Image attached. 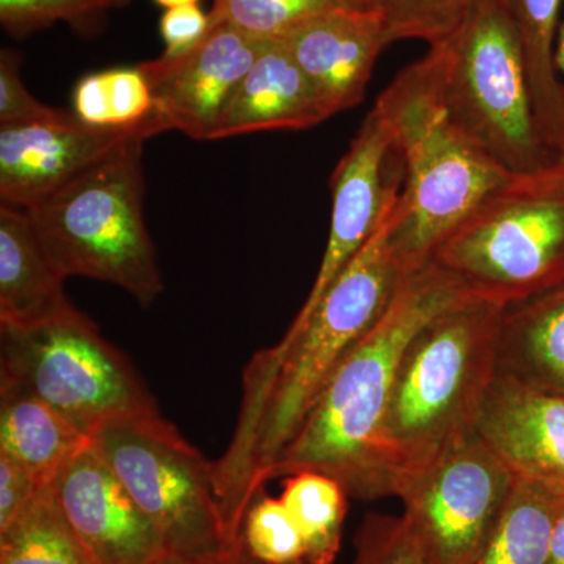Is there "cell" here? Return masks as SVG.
<instances>
[{
    "label": "cell",
    "instance_id": "cb8c5ba5",
    "mask_svg": "<svg viewBox=\"0 0 564 564\" xmlns=\"http://www.w3.org/2000/svg\"><path fill=\"white\" fill-rule=\"evenodd\" d=\"M154 99L140 66H120L80 77L73 113L95 128H133L151 120Z\"/></svg>",
    "mask_w": 564,
    "mask_h": 564
},
{
    "label": "cell",
    "instance_id": "6da1fadb",
    "mask_svg": "<svg viewBox=\"0 0 564 564\" xmlns=\"http://www.w3.org/2000/svg\"><path fill=\"white\" fill-rule=\"evenodd\" d=\"M462 299L433 262L408 274L383 317L317 397L274 462L270 480L310 470L339 481L355 499L393 496L383 430L400 359L426 322Z\"/></svg>",
    "mask_w": 564,
    "mask_h": 564
},
{
    "label": "cell",
    "instance_id": "277c9868",
    "mask_svg": "<svg viewBox=\"0 0 564 564\" xmlns=\"http://www.w3.org/2000/svg\"><path fill=\"white\" fill-rule=\"evenodd\" d=\"M126 141L102 161L28 207L41 247L63 278L109 282L151 306L163 291L144 220L143 144Z\"/></svg>",
    "mask_w": 564,
    "mask_h": 564
},
{
    "label": "cell",
    "instance_id": "52a82bcc",
    "mask_svg": "<svg viewBox=\"0 0 564 564\" xmlns=\"http://www.w3.org/2000/svg\"><path fill=\"white\" fill-rule=\"evenodd\" d=\"M0 378L13 381L93 437L107 423L159 413L135 367L79 310L0 326Z\"/></svg>",
    "mask_w": 564,
    "mask_h": 564
},
{
    "label": "cell",
    "instance_id": "4316f807",
    "mask_svg": "<svg viewBox=\"0 0 564 564\" xmlns=\"http://www.w3.org/2000/svg\"><path fill=\"white\" fill-rule=\"evenodd\" d=\"M131 0H0V24L14 39H25L66 22L79 31L95 28L111 10Z\"/></svg>",
    "mask_w": 564,
    "mask_h": 564
},
{
    "label": "cell",
    "instance_id": "5b68a950",
    "mask_svg": "<svg viewBox=\"0 0 564 564\" xmlns=\"http://www.w3.org/2000/svg\"><path fill=\"white\" fill-rule=\"evenodd\" d=\"M466 299L516 306L564 288V165L511 177L434 250Z\"/></svg>",
    "mask_w": 564,
    "mask_h": 564
},
{
    "label": "cell",
    "instance_id": "44dd1931",
    "mask_svg": "<svg viewBox=\"0 0 564 564\" xmlns=\"http://www.w3.org/2000/svg\"><path fill=\"white\" fill-rule=\"evenodd\" d=\"M556 494L516 478L502 513L473 564H547Z\"/></svg>",
    "mask_w": 564,
    "mask_h": 564
},
{
    "label": "cell",
    "instance_id": "83f0119b",
    "mask_svg": "<svg viewBox=\"0 0 564 564\" xmlns=\"http://www.w3.org/2000/svg\"><path fill=\"white\" fill-rule=\"evenodd\" d=\"M480 0H380L389 39L432 44L458 28Z\"/></svg>",
    "mask_w": 564,
    "mask_h": 564
},
{
    "label": "cell",
    "instance_id": "8d00e7d4",
    "mask_svg": "<svg viewBox=\"0 0 564 564\" xmlns=\"http://www.w3.org/2000/svg\"><path fill=\"white\" fill-rule=\"evenodd\" d=\"M154 2L169 10L177 9V7L193 6V3H198L199 0H154Z\"/></svg>",
    "mask_w": 564,
    "mask_h": 564
},
{
    "label": "cell",
    "instance_id": "484cf974",
    "mask_svg": "<svg viewBox=\"0 0 564 564\" xmlns=\"http://www.w3.org/2000/svg\"><path fill=\"white\" fill-rule=\"evenodd\" d=\"M245 551L263 564H306L299 527L284 503L265 491L248 508L242 527Z\"/></svg>",
    "mask_w": 564,
    "mask_h": 564
},
{
    "label": "cell",
    "instance_id": "f1b7e54d",
    "mask_svg": "<svg viewBox=\"0 0 564 564\" xmlns=\"http://www.w3.org/2000/svg\"><path fill=\"white\" fill-rule=\"evenodd\" d=\"M350 564H432L415 543L402 516L370 513L355 538Z\"/></svg>",
    "mask_w": 564,
    "mask_h": 564
},
{
    "label": "cell",
    "instance_id": "9c48e42d",
    "mask_svg": "<svg viewBox=\"0 0 564 564\" xmlns=\"http://www.w3.org/2000/svg\"><path fill=\"white\" fill-rule=\"evenodd\" d=\"M516 477L477 436L466 437L402 485L403 521L432 564H473Z\"/></svg>",
    "mask_w": 564,
    "mask_h": 564
},
{
    "label": "cell",
    "instance_id": "1f68e13d",
    "mask_svg": "<svg viewBox=\"0 0 564 564\" xmlns=\"http://www.w3.org/2000/svg\"><path fill=\"white\" fill-rule=\"evenodd\" d=\"M44 486L21 464L0 455V530L7 529Z\"/></svg>",
    "mask_w": 564,
    "mask_h": 564
},
{
    "label": "cell",
    "instance_id": "ac0fdd59",
    "mask_svg": "<svg viewBox=\"0 0 564 564\" xmlns=\"http://www.w3.org/2000/svg\"><path fill=\"white\" fill-rule=\"evenodd\" d=\"M497 373L564 395V288L503 311Z\"/></svg>",
    "mask_w": 564,
    "mask_h": 564
},
{
    "label": "cell",
    "instance_id": "f546056e",
    "mask_svg": "<svg viewBox=\"0 0 564 564\" xmlns=\"http://www.w3.org/2000/svg\"><path fill=\"white\" fill-rule=\"evenodd\" d=\"M62 109L40 102L21 77V57L17 51L0 52V124L47 120Z\"/></svg>",
    "mask_w": 564,
    "mask_h": 564
},
{
    "label": "cell",
    "instance_id": "d4e9b609",
    "mask_svg": "<svg viewBox=\"0 0 564 564\" xmlns=\"http://www.w3.org/2000/svg\"><path fill=\"white\" fill-rule=\"evenodd\" d=\"M340 7L337 0H214L209 14L252 39L278 41Z\"/></svg>",
    "mask_w": 564,
    "mask_h": 564
},
{
    "label": "cell",
    "instance_id": "4fadbf2b",
    "mask_svg": "<svg viewBox=\"0 0 564 564\" xmlns=\"http://www.w3.org/2000/svg\"><path fill=\"white\" fill-rule=\"evenodd\" d=\"M50 486L93 564H158L169 555L161 533L104 462L93 440L58 470Z\"/></svg>",
    "mask_w": 564,
    "mask_h": 564
},
{
    "label": "cell",
    "instance_id": "7c38bea8",
    "mask_svg": "<svg viewBox=\"0 0 564 564\" xmlns=\"http://www.w3.org/2000/svg\"><path fill=\"white\" fill-rule=\"evenodd\" d=\"M159 133L154 117L133 128H95L66 110L47 120L0 124V199L28 209L126 141Z\"/></svg>",
    "mask_w": 564,
    "mask_h": 564
},
{
    "label": "cell",
    "instance_id": "603a6c76",
    "mask_svg": "<svg viewBox=\"0 0 564 564\" xmlns=\"http://www.w3.org/2000/svg\"><path fill=\"white\" fill-rule=\"evenodd\" d=\"M0 564H93L63 518L50 484L0 530Z\"/></svg>",
    "mask_w": 564,
    "mask_h": 564
},
{
    "label": "cell",
    "instance_id": "836d02e7",
    "mask_svg": "<svg viewBox=\"0 0 564 564\" xmlns=\"http://www.w3.org/2000/svg\"><path fill=\"white\" fill-rule=\"evenodd\" d=\"M547 564H564V496L556 494L554 534Z\"/></svg>",
    "mask_w": 564,
    "mask_h": 564
},
{
    "label": "cell",
    "instance_id": "9a60e30c",
    "mask_svg": "<svg viewBox=\"0 0 564 564\" xmlns=\"http://www.w3.org/2000/svg\"><path fill=\"white\" fill-rule=\"evenodd\" d=\"M299 63L333 113L359 106L375 63L392 44L383 11L340 9L278 40Z\"/></svg>",
    "mask_w": 564,
    "mask_h": 564
},
{
    "label": "cell",
    "instance_id": "3957f363",
    "mask_svg": "<svg viewBox=\"0 0 564 564\" xmlns=\"http://www.w3.org/2000/svg\"><path fill=\"white\" fill-rule=\"evenodd\" d=\"M375 106L403 159L391 243L403 273L413 274L429 265L434 250L489 193L514 176L452 121L426 55L399 73Z\"/></svg>",
    "mask_w": 564,
    "mask_h": 564
},
{
    "label": "cell",
    "instance_id": "ba28073f",
    "mask_svg": "<svg viewBox=\"0 0 564 564\" xmlns=\"http://www.w3.org/2000/svg\"><path fill=\"white\" fill-rule=\"evenodd\" d=\"M91 440L159 530L169 555L203 558L237 549L223 519L212 463L161 413L107 423Z\"/></svg>",
    "mask_w": 564,
    "mask_h": 564
},
{
    "label": "cell",
    "instance_id": "7a4b0ae2",
    "mask_svg": "<svg viewBox=\"0 0 564 564\" xmlns=\"http://www.w3.org/2000/svg\"><path fill=\"white\" fill-rule=\"evenodd\" d=\"M503 311L481 300H458L426 322L404 348L383 430L393 496L475 434L496 380Z\"/></svg>",
    "mask_w": 564,
    "mask_h": 564
},
{
    "label": "cell",
    "instance_id": "e575fe53",
    "mask_svg": "<svg viewBox=\"0 0 564 564\" xmlns=\"http://www.w3.org/2000/svg\"><path fill=\"white\" fill-rule=\"evenodd\" d=\"M555 65L556 69H558V74L562 73V76L564 77V21L560 24L558 36H556ZM558 162L564 165V154Z\"/></svg>",
    "mask_w": 564,
    "mask_h": 564
},
{
    "label": "cell",
    "instance_id": "e0dca14e",
    "mask_svg": "<svg viewBox=\"0 0 564 564\" xmlns=\"http://www.w3.org/2000/svg\"><path fill=\"white\" fill-rule=\"evenodd\" d=\"M25 209L0 206V326L39 325L76 310Z\"/></svg>",
    "mask_w": 564,
    "mask_h": 564
},
{
    "label": "cell",
    "instance_id": "d590c367",
    "mask_svg": "<svg viewBox=\"0 0 564 564\" xmlns=\"http://www.w3.org/2000/svg\"><path fill=\"white\" fill-rule=\"evenodd\" d=\"M345 9L373 10L380 9V0H337Z\"/></svg>",
    "mask_w": 564,
    "mask_h": 564
},
{
    "label": "cell",
    "instance_id": "d6a6232c",
    "mask_svg": "<svg viewBox=\"0 0 564 564\" xmlns=\"http://www.w3.org/2000/svg\"><path fill=\"white\" fill-rule=\"evenodd\" d=\"M158 564H263L252 558L245 547L229 549L221 554L203 556V558H181V556L166 555Z\"/></svg>",
    "mask_w": 564,
    "mask_h": 564
},
{
    "label": "cell",
    "instance_id": "2e32d148",
    "mask_svg": "<svg viewBox=\"0 0 564 564\" xmlns=\"http://www.w3.org/2000/svg\"><path fill=\"white\" fill-rule=\"evenodd\" d=\"M328 104L280 41H267L226 104L210 140L303 131L333 117Z\"/></svg>",
    "mask_w": 564,
    "mask_h": 564
},
{
    "label": "cell",
    "instance_id": "8fae6325",
    "mask_svg": "<svg viewBox=\"0 0 564 564\" xmlns=\"http://www.w3.org/2000/svg\"><path fill=\"white\" fill-rule=\"evenodd\" d=\"M265 44L210 20L209 32L191 51L141 62L154 99L152 117L162 132L210 140L226 104Z\"/></svg>",
    "mask_w": 564,
    "mask_h": 564
},
{
    "label": "cell",
    "instance_id": "30bf717a",
    "mask_svg": "<svg viewBox=\"0 0 564 564\" xmlns=\"http://www.w3.org/2000/svg\"><path fill=\"white\" fill-rule=\"evenodd\" d=\"M403 182V159L391 126L373 106L333 172L328 243L313 289L295 318L310 314L326 289L369 242L386 212L399 198Z\"/></svg>",
    "mask_w": 564,
    "mask_h": 564
},
{
    "label": "cell",
    "instance_id": "d6986e66",
    "mask_svg": "<svg viewBox=\"0 0 564 564\" xmlns=\"http://www.w3.org/2000/svg\"><path fill=\"white\" fill-rule=\"evenodd\" d=\"M90 443V436L51 404L0 378V455L9 456L47 485Z\"/></svg>",
    "mask_w": 564,
    "mask_h": 564
},
{
    "label": "cell",
    "instance_id": "5bb4252c",
    "mask_svg": "<svg viewBox=\"0 0 564 564\" xmlns=\"http://www.w3.org/2000/svg\"><path fill=\"white\" fill-rule=\"evenodd\" d=\"M475 433L516 478L564 496V395L497 373Z\"/></svg>",
    "mask_w": 564,
    "mask_h": 564
},
{
    "label": "cell",
    "instance_id": "ffe728a7",
    "mask_svg": "<svg viewBox=\"0 0 564 564\" xmlns=\"http://www.w3.org/2000/svg\"><path fill=\"white\" fill-rule=\"evenodd\" d=\"M513 24L532 93L538 132L556 159L564 154V82L555 65L563 0H500Z\"/></svg>",
    "mask_w": 564,
    "mask_h": 564
},
{
    "label": "cell",
    "instance_id": "8992f818",
    "mask_svg": "<svg viewBox=\"0 0 564 564\" xmlns=\"http://www.w3.org/2000/svg\"><path fill=\"white\" fill-rule=\"evenodd\" d=\"M425 55L452 121L500 169L522 176L558 162L538 132L524 55L500 0H480Z\"/></svg>",
    "mask_w": 564,
    "mask_h": 564
},
{
    "label": "cell",
    "instance_id": "7402d4cb",
    "mask_svg": "<svg viewBox=\"0 0 564 564\" xmlns=\"http://www.w3.org/2000/svg\"><path fill=\"white\" fill-rule=\"evenodd\" d=\"M347 497L328 475L299 473L284 481L281 502L302 533L306 564H333L339 554Z\"/></svg>",
    "mask_w": 564,
    "mask_h": 564
},
{
    "label": "cell",
    "instance_id": "4dcf8cb0",
    "mask_svg": "<svg viewBox=\"0 0 564 564\" xmlns=\"http://www.w3.org/2000/svg\"><path fill=\"white\" fill-rule=\"evenodd\" d=\"M210 29V14L204 13L198 3L165 10L159 31L165 51V57H176L191 51L207 35Z\"/></svg>",
    "mask_w": 564,
    "mask_h": 564
}]
</instances>
